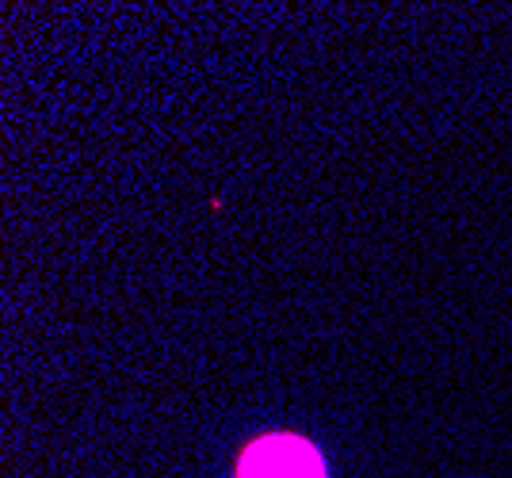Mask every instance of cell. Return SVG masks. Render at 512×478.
I'll use <instances>...</instances> for the list:
<instances>
[{
  "instance_id": "cell-1",
  "label": "cell",
  "mask_w": 512,
  "mask_h": 478,
  "mask_svg": "<svg viewBox=\"0 0 512 478\" xmlns=\"http://www.w3.org/2000/svg\"><path fill=\"white\" fill-rule=\"evenodd\" d=\"M237 478H325V467L299 436H264L241 456Z\"/></svg>"
}]
</instances>
